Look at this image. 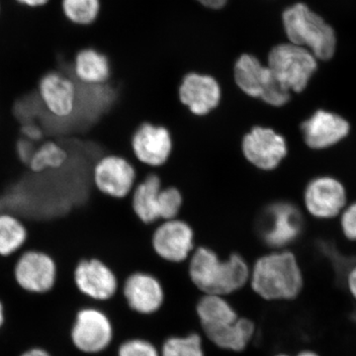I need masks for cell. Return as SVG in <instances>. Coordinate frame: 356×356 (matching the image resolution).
<instances>
[{
	"mask_svg": "<svg viewBox=\"0 0 356 356\" xmlns=\"http://www.w3.org/2000/svg\"><path fill=\"white\" fill-rule=\"evenodd\" d=\"M197 1L209 8L219 9L224 7L228 0H197Z\"/></svg>",
	"mask_w": 356,
	"mask_h": 356,
	"instance_id": "obj_33",
	"label": "cell"
},
{
	"mask_svg": "<svg viewBox=\"0 0 356 356\" xmlns=\"http://www.w3.org/2000/svg\"><path fill=\"white\" fill-rule=\"evenodd\" d=\"M122 295L128 308L140 316L158 313L165 302V291L153 274L136 271L129 274L122 285Z\"/></svg>",
	"mask_w": 356,
	"mask_h": 356,
	"instance_id": "obj_14",
	"label": "cell"
},
{
	"mask_svg": "<svg viewBox=\"0 0 356 356\" xmlns=\"http://www.w3.org/2000/svg\"><path fill=\"white\" fill-rule=\"evenodd\" d=\"M195 312L204 334L232 324L240 317L228 298L217 294H202Z\"/></svg>",
	"mask_w": 356,
	"mask_h": 356,
	"instance_id": "obj_20",
	"label": "cell"
},
{
	"mask_svg": "<svg viewBox=\"0 0 356 356\" xmlns=\"http://www.w3.org/2000/svg\"><path fill=\"white\" fill-rule=\"evenodd\" d=\"M93 184L100 193L114 199L127 197L136 180L132 163L119 154H105L96 161Z\"/></svg>",
	"mask_w": 356,
	"mask_h": 356,
	"instance_id": "obj_13",
	"label": "cell"
},
{
	"mask_svg": "<svg viewBox=\"0 0 356 356\" xmlns=\"http://www.w3.org/2000/svg\"><path fill=\"white\" fill-rule=\"evenodd\" d=\"M283 24L290 43L310 51L318 60H330L337 51L334 28L324 18L304 3L288 7L283 13Z\"/></svg>",
	"mask_w": 356,
	"mask_h": 356,
	"instance_id": "obj_3",
	"label": "cell"
},
{
	"mask_svg": "<svg viewBox=\"0 0 356 356\" xmlns=\"http://www.w3.org/2000/svg\"><path fill=\"white\" fill-rule=\"evenodd\" d=\"M348 202V188L334 175L313 178L304 191L307 212L316 219H337Z\"/></svg>",
	"mask_w": 356,
	"mask_h": 356,
	"instance_id": "obj_10",
	"label": "cell"
},
{
	"mask_svg": "<svg viewBox=\"0 0 356 356\" xmlns=\"http://www.w3.org/2000/svg\"><path fill=\"white\" fill-rule=\"evenodd\" d=\"M235 81L248 96L261 98L271 106L280 107L289 102L291 92L254 56L243 55L235 67Z\"/></svg>",
	"mask_w": 356,
	"mask_h": 356,
	"instance_id": "obj_7",
	"label": "cell"
},
{
	"mask_svg": "<svg viewBox=\"0 0 356 356\" xmlns=\"http://www.w3.org/2000/svg\"><path fill=\"white\" fill-rule=\"evenodd\" d=\"M295 356H321L318 355L317 351L312 350H304L299 351Z\"/></svg>",
	"mask_w": 356,
	"mask_h": 356,
	"instance_id": "obj_35",
	"label": "cell"
},
{
	"mask_svg": "<svg viewBox=\"0 0 356 356\" xmlns=\"http://www.w3.org/2000/svg\"><path fill=\"white\" fill-rule=\"evenodd\" d=\"M114 337V324L106 312L93 306L77 309L70 329L74 350L86 356L102 355L113 343Z\"/></svg>",
	"mask_w": 356,
	"mask_h": 356,
	"instance_id": "obj_4",
	"label": "cell"
},
{
	"mask_svg": "<svg viewBox=\"0 0 356 356\" xmlns=\"http://www.w3.org/2000/svg\"><path fill=\"white\" fill-rule=\"evenodd\" d=\"M27 229L20 219L8 213H0V257H15L23 252Z\"/></svg>",
	"mask_w": 356,
	"mask_h": 356,
	"instance_id": "obj_23",
	"label": "cell"
},
{
	"mask_svg": "<svg viewBox=\"0 0 356 356\" xmlns=\"http://www.w3.org/2000/svg\"><path fill=\"white\" fill-rule=\"evenodd\" d=\"M304 219L301 211L294 204H271L264 211L259 222L262 241L269 247L284 250L301 236Z\"/></svg>",
	"mask_w": 356,
	"mask_h": 356,
	"instance_id": "obj_8",
	"label": "cell"
},
{
	"mask_svg": "<svg viewBox=\"0 0 356 356\" xmlns=\"http://www.w3.org/2000/svg\"><path fill=\"white\" fill-rule=\"evenodd\" d=\"M287 151L286 140L273 129L255 127L243 140L245 159L259 170L277 168Z\"/></svg>",
	"mask_w": 356,
	"mask_h": 356,
	"instance_id": "obj_15",
	"label": "cell"
},
{
	"mask_svg": "<svg viewBox=\"0 0 356 356\" xmlns=\"http://www.w3.org/2000/svg\"><path fill=\"white\" fill-rule=\"evenodd\" d=\"M16 286L23 293L42 296L53 292L58 282V268L54 257L38 250L18 254L13 270Z\"/></svg>",
	"mask_w": 356,
	"mask_h": 356,
	"instance_id": "obj_6",
	"label": "cell"
},
{
	"mask_svg": "<svg viewBox=\"0 0 356 356\" xmlns=\"http://www.w3.org/2000/svg\"><path fill=\"white\" fill-rule=\"evenodd\" d=\"M161 191V180L156 175H149L136 187L131 206L140 221L149 224L159 219V196Z\"/></svg>",
	"mask_w": 356,
	"mask_h": 356,
	"instance_id": "obj_22",
	"label": "cell"
},
{
	"mask_svg": "<svg viewBox=\"0 0 356 356\" xmlns=\"http://www.w3.org/2000/svg\"><path fill=\"white\" fill-rule=\"evenodd\" d=\"M351 124L343 115L327 109H318L301 124L306 146L314 151H325L341 144L350 137Z\"/></svg>",
	"mask_w": 356,
	"mask_h": 356,
	"instance_id": "obj_11",
	"label": "cell"
},
{
	"mask_svg": "<svg viewBox=\"0 0 356 356\" xmlns=\"http://www.w3.org/2000/svg\"><path fill=\"white\" fill-rule=\"evenodd\" d=\"M188 273L192 284L202 294L228 297L248 284L250 268L242 255L220 259L214 250L202 247L191 255Z\"/></svg>",
	"mask_w": 356,
	"mask_h": 356,
	"instance_id": "obj_2",
	"label": "cell"
},
{
	"mask_svg": "<svg viewBox=\"0 0 356 356\" xmlns=\"http://www.w3.org/2000/svg\"><path fill=\"white\" fill-rule=\"evenodd\" d=\"M16 1L21 4V6L31 7V8H38V7L44 6L46 4H48L50 0H16Z\"/></svg>",
	"mask_w": 356,
	"mask_h": 356,
	"instance_id": "obj_32",
	"label": "cell"
},
{
	"mask_svg": "<svg viewBox=\"0 0 356 356\" xmlns=\"http://www.w3.org/2000/svg\"><path fill=\"white\" fill-rule=\"evenodd\" d=\"M269 70L290 92L300 93L318 70V60L310 51L294 44L274 47L268 56Z\"/></svg>",
	"mask_w": 356,
	"mask_h": 356,
	"instance_id": "obj_5",
	"label": "cell"
},
{
	"mask_svg": "<svg viewBox=\"0 0 356 356\" xmlns=\"http://www.w3.org/2000/svg\"><path fill=\"white\" fill-rule=\"evenodd\" d=\"M131 146L140 163L159 166L168 161L172 153V143L170 134L165 127L146 123L135 131Z\"/></svg>",
	"mask_w": 356,
	"mask_h": 356,
	"instance_id": "obj_17",
	"label": "cell"
},
{
	"mask_svg": "<svg viewBox=\"0 0 356 356\" xmlns=\"http://www.w3.org/2000/svg\"><path fill=\"white\" fill-rule=\"evenodd\" d=\"M7 320V313L6 305H4L2 300H0V332L3 330V327H6Z\"/></svg>",
	"mask_w": 356,
	"mask_h": 356,
	"instance_id": "obj_34",
	"label": "cell"
},
{
	"mask_svg": "<svg viewBox=\"0 0 356 356\" xmlns=\"http://www.w3.org/2000/svg\"><path fill=\"white\" fill-rule=\"evenodd\" d=\"M255 332L257 327L254 321L245 317H238L232 324L207 332L205 337L220 350L236 353L247 350L254 339Z\"/></svg>",
	"mask_w": 356,
	"mask_h": 356,
	"instance_id": "obj_21",
	"label": "cell"
},
{
	"mask_svg": "<svg viewBox=\"0 0 356 356\" xmlns=\"http://www.w3.org/2000/svg\"><path fill=\"white\" fill-rule=\"evenodd\" d=\"M69 153L57 140H47L35 151L28 166L32 172L40 173L48 170H58L65 165Z\"/></svg>",
	"mask_w": 356,
	"mask_h": 356,
	"instance_id": "obj_24",
	"label": "cell"
},
{
	"mask_svg": "<svg viewBox=\"0 0 356 356\" xmlns=\"http://www.w3.org/2000/svg\"><path fill=\"white\" fill-rule=\"evenodd\" d=\"M153 248L166 261H186L193 250V231L186 222L168 220L154 232Z\"/></svg>",
	"mask_w": 356,
	"mask_h": 356,
	"instance_id": "obj_16",
	"label": "cell"
},
{
	"mask_svg": "<svg viewBox=\"0 0 356 356\" xmlns=\"http://www.w3.org/2000/svg\"><path fill=\"white\" fill-rule=\"evenodd\" d=\"M116 356H161V351L149 339L131 337L119 344Z\"/></svg>",
	"mask_w": 356,
	"mask_h": 356,
	"instance_id": "obj_27",
	"label": "cell"
},
{
	"mask_svg": "<svg viewBox=\"0 0 356 356\" xmlns=\"http://www.w3.org/2000/svg\"><path fill=\"white\" fill-rule=\"evenodd\" d=\"M182 206L181 193L175 187L161 189L159 196V218L173 220Z\"/></svg>",
	"mask_w": 356,
	"mask_h": 356,
	"instance_id": "obj_28",
	"label": "cell"
},
{
	"mask_svg": "<svg viewBox=\"0 0 356 356\" xmlns=\"http://www.w3.org/2000/svg\"><path fill=\"white\" fill-rule=\"evenodd\" d=\"M100 8V0H62L65 18L76 25L88 26L95 23Z\"/></svg>",
	"mask_w": 356,
	"mask_h": 356,
	"instance_id": "obj_26",
	"label": "cell"
},
{
	"mask_svg": "<svg viewBox=\"0 0 356 356\" xmlns=\"http://www.w3.org/2000/svg\"><path fill=\"white\" fill-rule=\"evenodd\" d=\"M344 281H346V286L348 294L356 302V262L346 271Z\"/></svg>",
	"mask_w": 356,
	"mask_h": 356,
	"instance_id": "obj_30",
	"label": "cell"
},
{
	"mask_svg": "<svg viewBox=\"0 0 356 356\" xmlns=\"http://www.w3.org/2000/svg\"><path fill=\"white\" fill-rule=\"evenodd\" d=\"M18 356H54V355L44 346H34L26 348Z\"/></svg>",
	"mask_w": 356,
	"mask_h": 356,
	"instance_id": "obj_31",
	"label": "cell"
},
{
	"mask_svg": "<svg viewBox=\"0 0 356 356\" xmlns=\"http://www.w3.org/2000/svg\"><path fill=\"white\" fill-rule=\"evenodd\" d=\"M274 356H292V355H288V353H277V355H275Z\"/></svg>",
	"mask_w": 356,
	"mask_h": 356,
	"instance_id": "obj_36",
	"label": "cell"
},
{
	"mask_svg": "<svg viewBox=\"0 0 356 356\" xmlns=\"http://www.w3.org/2000/svg\"><path fill=\"white\" fill-rule=\"evenodd\" d=\"M179 97L192 113L201 116L216 108L221 100V89L213 77L189 74L180 86Z\"/></svg>",
	"mask_w": 356,
	"mask_h": 356,
	"instance_id": "obj_18",
	"label": "cell"
},
{
	"mask_svg": "<svg viewBox=\"0 0 356 356\" xmlns=\"http://www.w3.org/2000/svg\"><path fill=\"white\" fill-rule=\"evenodd\" d=\"M72 280L76 291L93 302H108L118 293L117 274L107 262L97 257L79 261L72 270Z\"/></svg>",
	"mask_w": 356,
	"mask_h": 356,
	"instance_id": "obj_9",
	"label": "cell"
},
{
	"mask_svg": "<svg viewBox=\"0 0 356 356\" xmlns=\"http://www.w3.org/2000/svg\"><path fill=\"white\" fill-rule=\"evenodd\" d=\"M341 234L348 242L356 243V200L348 202L339 216Z\"/></svg>",
	"mask_w": 356,
	"mask_h": 356,
	"instance_id": "obj_29",
	"label": "cell"
},
{
	"mask_svg": "<svg viewBox=\"0 0 356 356\" xmlns=\"http://www.w3.org/2000/svg\"><path fill=\"white\" fill-rule=\"evenodd\" d=\"M63 70H67L76 81L84 84L106 83L111 76L109 58L93 48L77 51L70 67H63Z\"/></svg>",
	"mask_w": 356,
	"mask_h": 356,
	"instance_id": "obj_19",
	"label": "cell"
},
{
	"mask_svg": "<svg viewBox=\"0 0 356 356\" xmlns=\"http://www.w3.org/2000/svg\"><path fill=\"white\" fill-rule=\"evenodd\" d=\"M38 95L47 111L56 118H67L76 104V83L67 70H48L39 79Z\"/></svg>",
	"mask_w": 356,
	"mask_h": 356,
	"instance_id": "obj_12",
	"label": "cell"
},
{
	"mask_svg": "<svg viewBox=\"0 0 356 356\" xmlns=\"http://www.w3.org/2000/svg\"><path fill=\"white\" fill-rule=\"evenodd\" d=\"M159 351L161 356H206L202 337L196 332L168 337Z\"/></svg>",
	"mask_w": 356,
	"mask_h": 356,
	"instance_id": "obj_25",
	"label": "cell"
},
{
	"mask_svg": "<svg viewBox=\"0 0 356 356\" xmlns=\"http://www.w3.org/2000/svg\"><path fill=\"white\" fill-rule=\"evenodd\" d=\"M248 284L264 301H293L301 295L305 281L296 255L280 250L255 261Z\"/></svg>",
	"mask_w": 356,
	"mask_h": 356,
	"instance_id": "obj_1",
	"label": "cell"
}]
</instances>
